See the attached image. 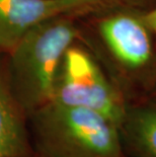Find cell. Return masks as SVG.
Here are the masks:
<instances>
[{"label":"cell","instance_id":"1","mask_svg":"<svg viewBox=\"0 0 156 157\" xmlns=\"http://www.w3.org/2000/svg\"><path fill=\"white\" fill-rule=\"evenodd\" d=\"M28 124L39 157H126L119 127L91 109L48 101Z\"/></svg>","mask_w":156,"mask_h":157},{"label":"cell","instance_id":"2","mask_svg":"<svg viewBox=\"0 0 156 157\" xmlns=\"http://www.w3.org/2000/svg\"><path fill=\"white\" fill-rule=\"evenodd\" d=\"M76 36L70 19L56 15L32 29L8 53V83L26 116L51 101L59 65Z\"/></svg>","mask_w":156,"mask_h":157},{"label":"cell","instance_id":"3","mask_svg":"<svg viewBox=\"0 0 156 157\" xmlns=\"http://www.w3.org/2000/svg\"><path fill=\"white\" fill-rule=\"evenodd\" d=\"M50 101L99 113L119 129L127 109L121 93L94 59L74 44L67 49L60 62Z\"/></svg>","mask_w":156,"mask_h":157},{"label":"cell","instance_id":"4","mask_svg":"<svg viewBox=\"0 0 156 157\" xmlns=\"http://www.w3.org/2000/svg\"><path fill=\"white\" fill-rule=\"evenodd\" d=\"M98 29L108 50L125 67L139 69L150 61V31L143 19L128 12L112 13L101 19Z\"/></svg>","mask_w":156,"mask_h":157},{"label":"cell","instance_id":"5","mask_svg":"<svg viewBox=\"0 0 156 157\" xmlns=\"http://www.w3.org/2000/svg\"><path fill=\"white\" fill-rule=\"evenodd\" d=\"M60 14L55 0H0V52L8 54L36 25Z\"/></svg>","mask_w":156,"mask_h":157},{"label":"cell","instance_id":"6","mask_svg":"<svg viewBox=\"0 0 156 157\" xmlns=\"http://www.w3.org/2000/svg\"><path fill=\"white\" fill-rule=\"evenodd\" d=\"M0 154L3 157H32L35 154L28 116L13 96L7 74L0 66Z\"/></svg>","mask_w":156,"mask_h":157},{"label":"cell","instance_id":"7","mask_svg":"<svg viewBox=\"0 0 156 157\" xmlns=\"http://www.w3.org/2000/svg\"><path fill=\"white\" fill-rule=\"evenodd\" d=\"M120 133L124 152L133 157H156V105L127 106Z\"/></svg>","mask_w":156,"mask_h":157},{"label":"cell","instance_id":"8","mask_svg":"<svg viewBox=\"0 0 156 157\" xmlns=\"http://www.w3.org/2000/svg\"><path fill=\"white\" fill-rule=\"evenodd\" d=\"M61 14L67 15L73 12L88 10L111 4L119 0H55Z\"/></svg>","mask_w":156,"mask_h":157},{"label":"cell","instance_id":"9","mask_svg":"<svg viewBox=\"0 0 156 157\" xmlns=\"http://www.w3.org/2000/svg\"><path fill=\"white\" fill-rule=\"evenodd\" d=\"M143 21L149 31L153 32V34L156 36V8L148 12L143 17Z\"/></svg>","mask_w":156,"mask_h":157},{"label":"cell","instance_id":"10","mask_svg":"<svg viewBox=\"0 0 156 157\" xmlns=\"http://www.w3.org/2000/svg\"><path fill=\"white\" fill-rule=\"evenodd\" d=\"M32 157H39V156H38V155H36V154H34V155H32Z\"/></svg>","mask_w":156,"mask_h":157},{"label":"cell","instance_id":"11","mask_svg":"<svg viewBox=\"0 0 156 157\" xmlns=\"http://www.w3.org/2000/svg\"><path fill=\"white\" fill-rule=\"evenodd\" d=\"M0 157H3V156H2V155H1V154H0Z\"/></svg>","mask_w":156,"mask_h":157},{"label":"cell","instance_id":"12","mask_svg":"<svg viewBox=\"0 0 156 157\" xmlns=\"http://www.w3.org/2000/svg\"><path fill=\"white\" fill-rule=\"evenodd\" d=\"M126 157H127V156H126Z\"/></svg>","mask_w":156,"mask_h":157}]
</instances>
